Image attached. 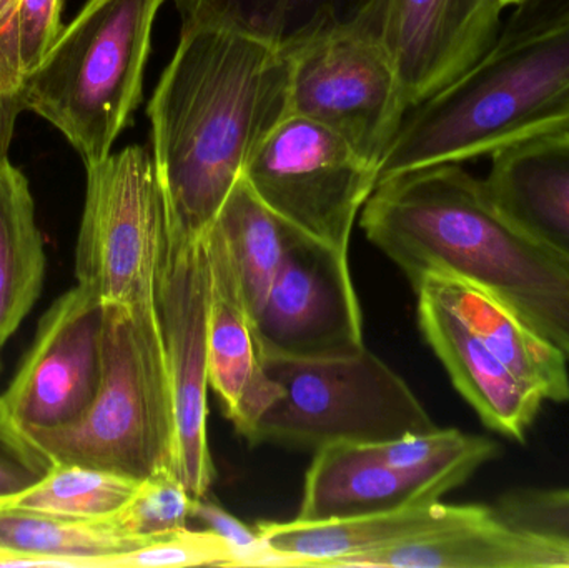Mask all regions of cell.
I'll list each match as a JSON object with an SVG mask.
<instances>
[{"instance_id":"2","label":"cell","mask_w":569,"mask_h":568,"mask_svg":"<svg viewBox=\"0 0 569 568\" xmlns=\"http://www.w3.org/2000/svg\"><path fill=\"white\" fill-rule=\"evenodd\" d=\"M360 227L413 286L428 276L473 283L517 310L569 360V260L511 222L485 180L461 163L380 180Z\"/></svg>"},{"instance_id":"6","label":"cell","mask_w":569,"mask_h":568,"mask_svg":"<svg viewBox=\"0 0 569 568\" xmlns=\"http://www.w3.org/2000/svg\"><path fill=\"white\" fill-rule=\"evenodd\" d=\"M262 363L282 397L257 422L253 446H378L437 429L410 386L368 349L328 359L262 357Z\"/></svg>"},{"instance_id":"22","label":"cell","mask_w":569,"mask_h":568,"mask_svg":"<svg viewBox=\"0 0 569 568\" xmlns=\"http://www.w3.org/2000/svg\"><path fill=\"white\" fill-rule=\"evenodd\" d=\"M213 226L222 232L242 280L253 319L282 266L295 227L270 210L243 176L227 197Z\"/></svg>"},{"instance_id":"29","label":"cell","mask_w":569,"mask_h":568,"mask_svg":"<svg viewBox=\"0 0 569 568\" xmlns=\"http://www.w3.org/2000/svg\"><path fill=\"white\" fill-rule=\"evenodd\" d=\"M63 0H19V52L29 76L62 32Z\"/></svg>"},{"instance_id":"1","label":"cell","mask_w":569,"mask_h":568,"mask_svg":"<svg viewBox=\"0 0 569 568\" xmlns=\"http://www.w3.org/2000/svg\"><path fill=\"white\" fill-rule=\"evenodd\" d=\"M291 57L216 26H182L147 107L152 156L173 219L216 222L260 143L290 116Z\"/></svg>"},{"instance_id":"17","label":"cell","mask_w":569,"mask_h":568,"mask_svg":"<svg viewBox=\"0 0 569 568\" xmlns=\"http://www.w3.org/2000/svg\"><path fill=\"white\" fill-rule=\"evenodd\" d=\"M182 26H216L293 57L351 30L380 33L388 0H172Z\"/></svg>"},{"instance_id":"14","label":"cell","mask_w":569,"mask_h":568,"mask_svg":"<svg viewBox=\"0 0 569 568\" xmlns=\"http://www.w3.org/2000/svg\"><path fill=\"white\" fill-rule=\"evenodd\" d=\"M210 273L209 383L240 436H252L260 417L282 397L263 369L256 322L232 252L216 226L207 230Z\"/></svg>"},{"instance_id":"25","label":"cell","mask_w":569,"mask_h":568,"mask_svg":"<svg viewBox=\"0 0 569 568\" xmlns=\"http://www.w3.org/2000/svg\"><path fill=\"white\" fill-rule=\"evenodd\" d=\"M237 552L212 530H180L113 560L110 567H236Z\"/></svg>"},{"instance_id":"20","label":"cell","mask_w":569,"mask_h":568,"mask_svg":"<svg viewBox=\"0 0 569 568\" xmlns=\"http://www.w3.org/2000/svg\"><path fill=\"white\" fill-rule=\"evenodd\" d=\"M147 546L112 517L67 519L0 507V567H107Z\"/></svg>"},{"instance_id":"31","label":"cell","mask_w":569,"mask_h":568,"mask_svg":"<svg viewBox=\"0 0 569 568\" xmlns=\"http://www.w3.org/2000/svg\"><path fill=\"white\" fill-rule=\"evenodd\" d=\"M569 13V0H528L517 7V12L508 20L505 29L523 30L551 22Z\"/></svg>"},{"instance_id":"15","label":"cell","mask_w":569,"mask_h":568,"mask_svg":"<svg viewBox=\"0 0 569 568\" xmlns=\"http://www.w3.org/2000/svg\"><path fill=\"white\" fill-rule=\"evenodd\" d=\"M418 322L455 389L485 427L523 442L545 400L518 379L487 343L437 297L417 290Z\"/></svg>"},{"instance_id":"21","label":"cell","mask_w":569,"mask_h":568,"mask_svg":"<svg viewBox=\"0 0 569 568\" xmlns=\"http://www.w3.org/2000/svg\"><path fill=\"white\" fill-rule=\"evenodd\" d=\"M46 266L29 180L0 156V352L39 300Z\"/></svg>"},{"instance_id":"24","label":"cell","mask_w":569,"mask_h":568,"mask_svg":"<svg viewBox=\"0 0 569 568\" xmlns=\"http://www.w3.org/2000/svg\"><path fill=\"white\" fill-rule=\"evenodd\" d=\"M193 497L176 472H163L140 482L122 510L112 517L122 532L146 544L189 529Z\"/></svg>"},{"instance_id":"4","label":"cell","mask_w":569,"mask_h":568,"mask_svg":"<svg viewBox=\"0 0 569 568\" xmlns=\"http://www.w3.org/2000/svg\"><path fill=\"white\" fill-rule=\"evenodd\" d=\"M56 464L142 480L177 474L172 373L156 302L106 306L102 380L82 419L29 432Z\"/></svg>"},{"instance_id":"33","label":"cell","mask_w":569,"mask_h":568,"mask_svg":"<svg viewBox=\"0 0 569 568\" xmlns=\"http://www.w3.org/2000/svg\"><path fill=\"white\" fill-rule=\"evenodd\" d=\"M0 372H2V359H0Z\"/></svg>"},{"instance_id":"7","label":"cell","mask_w":569,"mask_h":568,"mask_svg":"<svg viewBox=\"0 0 569 568\" xmlns=\"http://www.w3.org/2000/svg\"><path fill=\"white\" fill-rule=\"evenodd\" d=\"M86 170L77 286L103 306L156 302L169 200L152 152L129 146Z\"/></svg>"},{"instance_id":"10","label":"cell","mask_w":569,"mask_h":568,"mask_svg":"<svg viewBox=\"0 0 569 568\" xmlns=\"http://www.w3.org/2000/svg\"><path fill=\"white\" fill-rule=\"evenodd\" d=\"M290 109L338 133L380 169L410 112L377 30H351L291 57Z\"/></svg>"},{"instance_id":"26","label":"cell","mask_w":569,"mask_h":568,"mask_svg":"<svg viewBox=\"0 0 569 568\" xmlns=\"http://www.w3.org/2000/svg\"><path fill=\"white\" fill-rule=\"evenodd\" d=\"M53 464L52 457L10 416L0 397V507L39 484Z\"/></svg>"},{"instance_id":"9","label":"cell","mask_w":569,"mask_h":568,"mask_svg":"<svg viewBox=\"0 0 569 568\" xmlns=\"http://www.w3.org/2000/svg\"><path fill=\"white\" fill-rule=\"evenodd\" d=\"M209 246L183 229L169 207L156 279V310L172 373L177 412V476L193 499L217 479L209 444Z\"/></svg>"},{"instance_id":"11","label":"cell","mask_w":569,"mask_h":568,"mask_svg":"<svg viewBox=\"0 0 569 568\" xmlns=\"http://www.w3.org/2000/svg\"><path fill=\"white\" fill-rule=\"evenodd\" d=\"M253 322L262 357L328 359L367 349L348 253L295 229Z\"/></svg>"},{"instance_id":"30","label":"cell","mask_w":569,"mask_h":568,"mask_svg":"<svg viewBox=\"0 0 569 568\" xmlns=\"http://www.w3.org/2000/svg\"><path fill=\"white\" fill-rule=\"evenodd\" d=\"M192 519L200 520L207 529L222 537L237 552L236 567H249L250 560L262 550L259 530L250 529L236 516L227 512L219 504L212 502L209 496L193 499Z\"/></svg>"},{"instance_id":"8","label":"cell","mask_w":569,"mask_h":568,"mask_svg":"<svg viewBox=\"0 0 569 568\" xmlns=\"http://www.w3.org/2000/svg\"><path fill=\"white\" fill-rule=\"evenodd\" d=\"M256 196L305 236L348 253L355 222L378 183L377 167L307 117H284L247 163Z\"/></svg>"},{"instance_id":"19","label":"cell","mask_w":569,"mask_h":568,"mask_svg":"<svg viewBox=\"0 0 569 568\" xmlns=\"http://www.w3.org/2000/svg\"><path fill=\"white\" fill-rule=\"evenodd\" d=\"M483 180L511 222L569 260V132L497 153Z\"/></svg>"},{"instance_id":"27","label":"cell","mask_w":569,"mask_h":568,"mask_svg":"<svg viewBox=\"0 0 569 568\" xmlns=\"http://www.w3.org/2000/svg\"><path fill=\"white\" fill-rule=\"evenodd\" d=\"M495 507L520 529L569 544V489L511 490Z\"/></svg>"},{"instance_id":"23","label":"cell","mask_w":569,"mask_h":568,"mask_svg":"<svg viewBox=\"0 0 569 568\" xmlns=\"http://www.w3.org/2000/svg\"><path fill=\"white\" fill-rule=\"evenodd\" d=\"M139 486V480L107 470L53 464L39 484L3 507L67 519H109L127 506Z\"/></svg>"},{"instance_id":"18","label":"cell","mask_w":569,"mask_h":568,"mask_svg":"<svg viewBox=\"0 0 569 568\" xmlns=\"http://www.w3.org/2000/svg\"><path fill=\"white\" fill-rule=\"evenodd\" d=\"M413 287L453 310L545 403L569 402L568 357L503 300L453 277L428 276Z\"/></svg>"},{"instance_id":"3","label":"cell","mask_w":569,"mask_h":568,"mask_svg":"<svg viewBox=\"0 0 569 568\" xmlns=\"http://www.w3.org/2000/svg\"><path fill=\"white\" fill-rule=\"evenodd\" d=\"M563 132H569V13L530 29L503 30L467 72L415 107L381 160L378 182Z\"/></svg>"},{"instance_id":"5","label":"cell","mask_w":569,"mask_h":568,"mask_svg":"<svg viewBox=\"0 0 569 568\" xmlns=\"http://www.w3.org/2000/svg\"><path fill=\"white\" fill-rule=\"evenodd\" d=\"M166 0H87L23 80V110L52 123L83 166L112 153L143 93Z\"/></svg>"},{"instance_id":"16","label":"cell","mask_w":569,"mask_h":568,"mask_svg":"<svg viewBox=\"0 0 569 568\" xmlns=\"http://www.w3.org/2000/svg\"><path fill=\"white\" fill-rule=\"evenodd\" d=\"M447 484L385 464L371 446L331 444L315 450L297 520L328 522L440 502Z\"/></svg>"},{"instance_id":"32","label":"cell","mask_w":569,"mask_h":568,"mask_svg":"<svg viewBox=\"0 0 569 568\" xmlns=\"http://www.w3.org/2000/svg\"><path fill=\"white\" fill-rule=\"evenodd\" d=\"M500 2V6L503 7V9H507V7L515 6L520 7L523 6V3H527L528 0H498Z\"/></svg>"},{"instance_id":"13","label":"cell","mask_w":569,"mask_h":568,"mask_svg":"<svg viewBox=\"0 0 569 568\" xmlns=\"http://www.w3.org/2000/svg\"><path fill=\"white\" fill-rule=\"evenodd\" d=\"M501 10L498 0H388L380 39L410 110L488 52Z\"/></svg>"},{"instance_id":"28","label":"cell","mask_w":569,"mask_h":568,"mask_svg":"<svg viewBox=\"0 0 569 568\" xmlns=\"http://www.w3.org/2000/svg\"><path fill=\"white\" fill-rule=\"evenodd\" d=\"M19 52V0H0V156H7L17 117L23 112Z\"/></svg>"},{"instance_id":"12","label":"cell","mask_w":569,"mask_h":568,"mask_svg":"<svg viewBox=\"0 0 569 568\" xmlns=\"http://www.w3.org/2000/svg\"><path fill=\"white\" fill-rule=\"evenodd\" d=\"M106 306L83 287L62 293L43 313L29 352L2 393L27 432L82 419L102 380Z\"/></svg>"}]
</instances>
